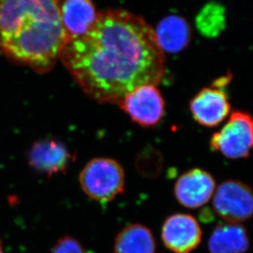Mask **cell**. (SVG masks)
Listing matches in <instances>:
<instances>
[{"label":"cell","mask_w":253,"mask_h":253,"mask_svg":"<svg viewBox=\"0 0 253 253\" xmlns=\"http://www.w3.org/2000/svg\"><path fill=\"white\" fill-rule=\"evenodd\" d=\"M120 106L135 123L143 127L155 126L165 113V101L154 84L139 86L128 93Z\"/></svg>","instance_id":"obj_6"},{"label":"cell","mask_w":253,"mask_h":253,"mask_svg":"<svg viewBox=\"0 0 253 253\" xmlns=\"http://www.w3.org/2000/svg\"><path fill=\"white\" fill-rule=\"evenodd\" d=\"M249 247L248 232L239 223L227 222L217 225L208 241L211 253H244Z\"/></svg>","instance_id":"obj_13"},{"label":"cell","mask_w":253,"mask_h":253,"mask_svg":"<svg viewBox=\"0 0 253 253\" xmlns=\"http://www.w3.org/2000/svg\"><path fill=\"white\" fill-rule=\"evenodd\" d=\"M0 253H3V250H2V244H1V242H0Z\"/></svg>","instance_id":"obj_18"},{"label":"cell","mask_w":253,"mask_h":253,"mask_svg":"<svg viewBox=\"0 0 253 253\" xmlns=\"http://www.w3.org/2000/svg\"><path fill=\"white\" fill-rule=\"evenodd\" d=\"M194 121L206 127H215L228 117L230 112L228 96L223 88L215 86L199 91L189 103Z\"/></svg>","instance_id":"obj_10"},{"label":"cell","mask_w":253,"mask_h":253,"mask_svg":"<svg viewBox=\"0 0 253 253\" xmlns=\"http://www.w3.org/2000/svg\"><path fill=\"white\" fill-rule=\"evenodd\" d=\"M165 246L175 253H190L200 244L202 229L195 218L188 214H174L165 220L162 229Z\"/></svg>","instance_id":"obj_7"},{"label":"cell","mask_w":253,"mask_h":253,"mask_svg":"<svg viewBox=\"0 0 253 253\" xmlns=\"http://www.w3.org/2000/svg\"><path fill=\"white\" fill-rule=\"evenodd\" d=\"M253 143V122L251 115L236 111L232 113L220 131L213 134L211 147L225 158H248Z\"/></svg>","instance_id":"obj_4"},{"label":"cell","mask_w":253,"mask_h":253,"mask_svg":"<svg viewBox=\"0 0 253 253\" xmlns=\"http://www.w3.org/2000/svg\"><path fill=\"white\" fill-rule=\"evenodd\" d=\"M62 0H0V51L37 72L50 71L69 42Z\"/></svg>","instance_id":"obj_2"},{"label":"cell","mask_w":253,"mask_h":253,"mask_svg":"<svg viewBox=\"0 0 253 253\" xmlns=\"http://www.w3.org/2000/svg\"><path fill=\"white\" fill-rule=\"evenodd\" d=\"M135 165L141 175L148 178H156L160 174L163 169V156L155 148L147 147L137 156Z\"/></svg>","instance_id":"obj_16"},{"label":"cell","mask_w":253,"mask_h":253,"mask_svg":"<svg viewBox=\"0 0 253 253\" xmlns=\"http://www.w3.org/2000/svg\"><path fill=\"white\" fill-rule=\"evenodd\" d=\"M79 181L87 196L98 203H106L124 192L126 177L124 169L117 161L94 158L82 169Z\"/></svg>","instance_id":"obj_3"},{"label":"cell","mask_w":253,"mask_h":253,"mask_svg":"<svg viewBox=\"0 0 253 253\" xmlns=\"http://www.w3.org/2000/svg\"><path fill=\"white\" fill-rule=\"evenodd\" d=\"M67 147L55 139H46L34 143L28 153V163L37 173L46 176L63 174L72 163Z\"/></svg>","instance_id":"obj_8"},{"label":"cell","mask_w":253,"mask_h":253,"mask_svg":"<svg viewBox=\"0 0 253 253\" xmlns=\"http://www.w3.org/2000/svg\"><path fill=\"white\" fill-rule=\"evenodd\" d=\"M50 253H86L78 240L71 236H64L57 240Z\"/></svg>","instance_id":"obj_17"},{"label":"cell","mask_w":253,"mask_h":253,"mask_svg":"<svg viewBox=\"0 0 253 253\" xmlns=\"http://www.w3.org/2000/svg\"><path fill=\"white\" fill-rule=\"evenodd\" d=\"M156 40L163 53H176L184 50L191 40L189 22L178 15H169L161 20L154 31Z\"/></svg>","instance_id":"obj_12"},{"label":"cell","mask_w":253,"mask_h":253,"mask_svg":"<svg viewBox=\"0 0 253 253\" xmlns=\"http://www.w3.org/2000/svg\"><path fill=\"white\" fill-rule=\"evenodd\" d=\"M155 251L153 233L140 224L127 225L115 239V253H155Z\"/></svg>","instance_id":"obj_14"},{"label":"cell","mask_w":253,"mask_h":253,"mask_svg":"<svg viewBox=\"0 0 253 253\" xmlns=\"http://www.w3.org/2000/svg\"><path fill=\"white\" fill-rule=\"evenodd\" d=\"M215 189V179L211 174L195 168L178 178L174 184V195L185 208L197 209L210 201Z\"/></svg>","instance_id":"obj_9"},{"label":"cell","mask_w":253,"mask_h":253,"mask_svg":"<svg viewBox=\"0 0 253 253\" xmlns=\"http://www.w3.org/2000/svg\"><path fill=\"white\" fill-rule=\"evenodd\" d=\"M213 208L227 222L240 223L252 217L253 199L252 190L246 184L227 180L215 189Z\"/></svg>","instance_id":"obj_5"},{"label":"cell","mask_w":253,"mask_h":253,"mask_svg":"<svg viewBox=\"0 0 253 253\" xmlns=\"http://www.w3.org/2000/svg\"><path fill=\"white\" fill-rule=\"evenodd\" d=\"M60 12L69 41L87 33L98 14L92 0H64L61 3Z\"/></svg>","instance_id":"obj_11"},{"label":"cell","mask_w":253,"mask_h":253,"mask_svg":"<svg viewBox=\"0 0 253 253\" xmlns=\"http://www.w3.org/2000/svg\"><path fill=\"white\" fill-rule=\"evenodd\" d=\"M195 25L199 33L206 38L220 36L226 27V10L220 2L206 3L197 14Z\"/></svg>","instance_id":"obj_15"},{"label":"cell","mask_w":253,"mask_h":253,"mask_svg":"<svg viewBox=\"0 0 253 253\" xmlns=\"http://www.w3.org/2000/svg\"><path fill=\"white\" fill-rule=\"evenodd\" d=\"M60 59L82 90L100 103L120 105L128 93L157 85L165 74L154 30L123 9L98 13L87 33L66 44Z\"/></svg>","instance_id":"obj_1"}]
</instances>
